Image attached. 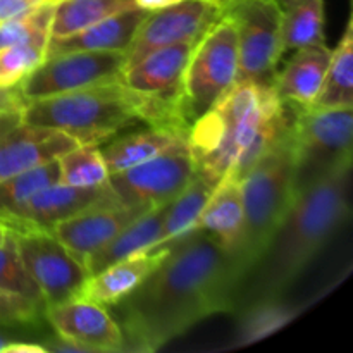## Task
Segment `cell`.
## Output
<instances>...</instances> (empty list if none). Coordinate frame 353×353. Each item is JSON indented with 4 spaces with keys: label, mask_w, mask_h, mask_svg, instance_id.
Masks as SVG:
<instances>
[{
    "label": "cell",
    "mask_w": 353,
    "mask_h": 353,
    "mask_svg": "<svg viewBox=\"0 0 353 353\" xmlns=\"http://www.w3.org/2000/svg\"><path fill=\"white\" fill-rule=\"evenodd\" d=\"M240 290L230 250L195 228L169 245L155 271L114 305L123 352H157L207 317L234 312Z\"/></svg>",
    "instance_id": "6da1fadb"
},
{
    "label": "cell",
    "mask_w": 353,
    "mask_h": 353,
    "mask_svg": "<svg viewBox=\"0 0 353 353\" xmlns=\"http://www.w3.org/2000/svg\"><path fill=\"white\" fill-rule=\"evenodd\" d=\"M352 164H345L299 192L241 285L236 310L254 300L283 296L348 219ZM234 310V312H236Z\"/></svg>",
    "instance_id": "7a4b0ae2"
},
{
    "label": "cell",
    "mask_w": 353,
    "mask_h": 353,
    "mask_svg": "<svg viewBox=\"0 0 353 353\" xmlns=\"http://www.w3.org/2000/svg\"><path fill=\"white\" fill-rule=\"evenodd\" d=\"M288 107L272 83L240 79L212 107L217 124V147L195 164V172L219 185L231 172L238 179L288 130Z\"/></svg>",
    "instance_id": "3957f363"
},
{
    "label": "cell",
    "mask_w": 353,
    "mask_h": 353,
    "mask_svg": "<svg viewBox=\"0 0 353 353\" xmlns=\"http://www.w3.org/2000/svg\"><path fill=\"white\" fill-rule=\"evenodd\" d=\"M241 195L243 226L230 254L243 285L295 199L290 126L241 178Z\"/></svg>",
    "instance_id": "277c9868"
},
{
    "label": "cell",
    "mask_w": 353,
    "mask_h": 353,
    "mask_svg": "<svg viewBox=\"0 0 353 353\" xmlns=\"http://www.w3.org/2000/svg\"><path fill=\"white\" fill-rule=\"evenodd\" d=\"M21 114L30 124L54 128L79 145H102L138 123L119 79L31 100L21 105Z\"/></svg>",
    "instance_id": "5b68a950"
},
{
    "label": "cell",
    "mask_w": 353,
    "mask_h": 353,
    "mask_svg": "<svg viewBox=\"0 0 353 353\" xmlns=\"http://www.w3.org/2000/svg\"><path fill=\"white\" fill-rule=\"evenodd\" d=\"M196 41L168 45L123 69L119 81L130 95L138 121L154 130L186 138L190 130L183 112V79Z\"/></svg>",
    "instance_id": "8992f818"
},
{
    "label": "cell",
    "mask_w": 353,
    "mask_h": 353,
    "mask_svg": "<svg viewBox=\"0 0 353 353\" xmlns=\"http://www.w3.org/2000/svg\"><path fill=\"white\" fill-rule=\"evenodd\" d=\"M290 137L295 162V195L330 174L352 164V109L293 107Z\"/></svg>",
    "instance_id": "52a82bcc"
},
{
    "label": "cell",
    "mask_w": 353,
    "mask_h": 353,
    "mask_svg": "<svg viewBox=\"0 0 353 353\" xmlns=\"http://www.w3.org/2000/svg\"><path fill=\"white\" fill-rule=\"evenodd\" d=\"M238 78V38L234 23L221 12L219 19L200 37L188 59L183 79V112L192 126Z\"/></svg>",
    "instance_id": "ba28073f"
},
{
    "label": "cell",
    "mask_w": 353,
    "mask_h": 353,
    "mask_svg": "<svg viewBox=\"0 0 353 353\" xmlns=\"http://www.w3.org/2000/svg\"><path fill=\"white\" fill-rule=\"evenodd\" d=\"M236 28L238 78L272 83L285 54L278 0H219Z\"/></svg>",
    "instance_id": "9c48e42d"
},
{
    "label": "cell",
    "mask_w": 353,
    "mask_h": 353,
    "mask_svg": "<svg viewBox=\"0 0 353 353\" xmlns=\"http://www.w3.org/2000/svg\"><path fill=\"white\" fill-rule=\"evenodd\" d=\"M10 231L21 264L40 290L45 309L79 295L88 272L52 231L38 228Z\"/></svg>",
    "instance_id": "30bf717a"
},
{
    "label": "cell",
    "mask_w": 353,
    "mask_h": 353,
    "mask_svg": "<svg viewBox=\"0 0 353 353\" xmlns=\"http://www.w3.org/2000/svg\"><path fill=\"white\" fill-rule=\"evenodd\" d=\"M126 65V52L76 50L47 57L16 86L21 105L31 100L116 81Z\"/></svg>",
    "instance_id": "8fae6325"
},
{
    "label": "cell",
    "mask_w": 353,
    "mask_h": 353,
    "mask_svg": "<svg viewBox=\"0 0 353 353\" xmlns=\"http://www.w3.org/2000/svg\"><path fill=\"white\" fill-rule=\"evenodd\" d=\"M195 176L186 141L147 162L110 174L105 185L124 207H154L172 202Z\"/></svg>",
    "instance_id": "7c38bea8"
},
{
    "label": "cell",
    "mask_w": 353,
    "mask_h": 353,
    "mask_svg": "<svg viewBox=\"0 0 353 353\" xmlns=\"http://www.w3.org/2000/svg\"><path fill=\"white\" fill-rule=\"evenodd\" d=\"M219 16L221 3L214 0H181L174 6L152 10L141 21L128 47L124 68L157 48L183 41H199Z\"/></svg>",
    "instance_id": "4fadbf2b"
},
{
    "label": "cell",
    "mask_w": 353,
    "mask_h": 353,
    "mask_svg": "<svg viewBox=\"0 0 353 353\" xmlns=\"http://www.w3.org/2000/svg\"><path fill=\"white\" fill-rule=\"evenodd\" d=\"M78 145L62 131L24 121L21 107L0 109V181L55 161Z\"/></svg>",
    "instance_id": "5bb4252c"
},
{
    "label": "cell",
    "mask_w": 353,
    "mask_h": 353,
    "mask_svg": "<svg viewBox=\"0 0 353 353\" xmlns=\"http://www.w3.org/2000/svg\"><path fill=\"white\" fill-rule=\"evenodd\" d=\"M107 203L121 205L107 185L97 188H74L62 183H54L38 190L23 205L0 221H3L9 230L38 228L50 231L61 221L69 219L90 207Z\"/></svg>",
    "instance_id": "9a60e30c"
},
{
    "label": "cell",
    "mask_w": 353,
    "mask_h": 353,
    "mask_svg": "<svg viewBox=\"0 0 353 353\" xmlns=\"http://www.w3.org/2000/svg\"><path fill=\"white\" fill-rule=\"evenodd\" d=\"M45 321L57 336L90 352H123L124 336L117 321L100 303L83 296L45 309Z\"/></svg>",
    "instance_id": "2e32d148"
},
{
    "label": "cell",
    "mask_w": 353,
    "mask_h": 353,
    "mask_svg": "<svg viewBox=\"0 0 353 353\" xmlns=\"http://www.w3.org/2000/svg\"><path fill=\"white\" fill-rule=\"evenodd\" d=\"M148 207H124L116 203L95 205L52 228V234L85 265L88 257L105 247Z\"/></svg>",
    "instance_id": "e0dca14e"
},
{
    "label": "cell",
    "mask_w": 353,
    "mask_h": 353,
    "mask_svg": "<svg viewBox=\"0 0 353 353\" xmlns=\"http://www.w3.org/2000/svg\"><path fill=\"white\" fill-rule=\"evenodd\" d=\"M169 252V245L141 250L107 265L97 274L88 276L78 296L103 307H114L134 292L155 271Z\"/></svg>",
    "instance_id": "ac0fdd59"
},
{
    "label": "cell",
    "mask_w": 353,
    "mask_h": 353,
    "mask_svg": "<svg viewBox=\"0 0 353 353\" xmlns=\"http://www.w3.org/2000/svg\"><path fill=\"white\" fill-rule=\"evenodd\" d=\"M331 50L326 43L296 48L281 72H276L272 85L281 100L293 107H310L316 102L330 64Z\"/></svg>",
    "instance_id": "d6986e66"
},
{
    "label": "cell",
    "mask_w": 353,
    "mask_h": 353,
    "mask_svg": "<svg viewBox=\"0 0 353 353\" xmlns=\"http://www.w3.org/2000/svg\"><path fill=\"white\" fill-rule=\"evenodd\" d=\"M147 10L133 9L112 14L85 30L64 38L48 40L47 57L76 50L93 52H126L137 33L138 26L147 16ZM45 57V59H47Z\"/></svg>",
    "instance_id": "ffe728a7"
},
{
    "label": "cell",
    "mask_w": 353,
    "mask_h": 353,
    "mask_svg": "<svg viewBox=\"0 0 353 353\" xmlns=\"http://www.w3.org/2000/svg\"><path fill=\"white\" fill-rule=\"evenodd\" d=\"M243 226V195L241 179L228 172L203 207L196 228L205 231L226 250L236 245Z\"/></svg>",
    "instance_id": "44dd1931"
},
{
    "label": "cell",
    "mask_w": 353,
    "mask_h": 353,
    "mask_svg": "<svg viewBox=\"0 0 353 353\" xmlns=\"http://www.w3.org/2000/svg\"><path fill=\"white\" fill-rule=\"evenodd\" d=\"M169 203L154 207V209L141 214L133 223L128 224L117 236H114L105 247H102L92 257H88V261L85 262V269L88 276L97 274L102 269H105L107 265L114 264L121 259H126L141 250H152V248L157 247Z\"/></svg>",
    "instance_id": "7402d4cb"
},
{
    "label": "cell",
    "mask_w": 353,
    "mask_h": 353,
    "mask_svg": "<svg viewBox=\"0 0 353 353\" xmlns=\"http://www.w3.org/2000/svg\"><path fill=\"white\" fill-rule=\"evenodd\" d=\"M181 141H186V138L169 133V131L150 128V130L140 131V133L114 137V140L100 150H102L103 161H105L110 176L126 171V169L141 164V162L150 161V159L171 150Z\"/></svg>",
    "instance_id": "603a6c76"
},
{
    "label": "cell",
    "mask_w": 353,
    "mask_h": 353,
    "mask_svg": "<svg viewBox=\"0 0 353 353\" xmlns=\"http://www.w3.org/2000/svg\"><path fill=\"white\" fill-rule=\"evenodd\" d=\"M314 109H352L353 107V24L348 19L343 38L331 52L330 64Z\"/></svg>",
    "instance_id": "cb8c5ba5"
},
{
    "label": "cell",
    "mask_w": 353,
    "mask_h": 353,
    "mask_svg": "<svg viewBox=\"0 0 353 353\" xmlns=\"http://www.w3.org/2000/svg\"><path fill=\"white\" fill-rule=\"evenodd\" d=\"M214 190H216V186L212 183H209L205 178L195 172L186 188L169 203L161 238H159L155 248L174 243L185 234L192 233L196 228L200 214L209 202Z\"/></svg>",
    "instance_id": "d4e9b609"
},
{
    "label": "cell",
    "mask_w": 353,
    "mask_h": 353,
    "mask_svg": "<svg viewBox=\"0 0 353 353\" xmlns=\"http://www.w3.org/2000/svg\"><path fill=\"white\" fill-rule=\"evenodd\" d=\"M286 50L324 41V0H278Z\"/></svg>",
    "instance_id": "484cf974"
},
{
    "label": "cell",
    "mask_w": 353,
    "mask_h": 353,
    "mask_svg": "<svg viewBox=\"0 0 353 353\" xmlns=\"http://www.w3.org/2000/svg\"><path fill=\"white\" fill-rule=\"evenodd\" d=\"M134 0H57L50 23V38L74 34L112 14L133 9Z\"/></svg>",
    "instance_id": "4316f807"
},
{
    "label": "cell",
    "mask_w": 353,
    "mask_h": 353,
    "mask_svg": "<svg viewBox=\"0 0 353 353\" xmlns=\"http://www.w3.org/2000/svg\"><path fill=\"white\" fill-rule=\"evenodd\" d=\"M236 314L240 319L236 330V345L241 347L281 330L299 314V310L285 303L281 296H272V299H261L245 303L236 310Z\"/></svg>",
    "instance_id": "83f0119b"
},
{
    "label": "cell",
    "mask_w": 353,
    "mask_h": 353,
    "mask_svg": "<svg viewBox=\"0 0 353 353\" xmlns=\"http://www.w3.org/2000/svg\"><path fill=\"white\" fill-rule=\"evenodd\" d=\"M59 183L74 188H97L105 185L109 169L99 145H78L57 159Z\"/></svg>",
    "instance_id": "f1b7e54d"
},
{
    "label": "cell",
    "mask_w": 353,
    "mask_h": 353,
    "mask_svg": "<svg viewBox=\"0 0 353 353\" xmlns=\"http://www.w3.org/2000/svg\"><path fill=\"white\" fill-rule=\"evenodd\" d=\"M50 33H38L21 43L0 48V90H12L47 57Z\"/></svg>",
    "instance_id": "f546056e"
},
{
    "label": "cell",
    "mask_w": 353,
    "mask_h": 353,
    "mask_svg": "<svg viewBox=\"0 0 353 353\" xmlns=\"http://www.w3.org/2000/svg\"><path fill=\"white\" fill-rule=\"evenodd\" d=\"M59 183V164L55 161L19 172L0 181V219L23 205L33 193L48 185Z\"/></svg>",
    "instance_id": "4dcf8cb0"
},
{
    "label": "cell",
    "mask_w": 353,
    "mask_h": 353,
    "mask_svg": "<svg viewBox=\"0 0 353 353\" xmlns=\"http://www.w3.org/2000/svg\"><path fill=\"white\" fill-rule=\"evenodd\" d=\"M0 290L45 305L40 290L31 281V278L21 264L10 230L3 243L0 245Z\"/></svg>",
    "instance_id": "1f68e13d"
},
{
    "label": "cell",
    "mask_w": 353,
    "mask_h": 353,
    "mask_svg": "<svg viewBox=\"0 0 353 353\" xmlns=\"http://www.w3.org/2000/svg\"><path fill=\"white\" fill-rule=\"evenodd\" d=\"M55 2L43 3L0 24V48L21 43L38 33H50Z\"/></svg>",
    "instance_id": "d6a6232c"
},
{
    "label": "cell",
    "mask_w": 353,
    "mask_h": 353,
    "mask_svg": "<svg viewBox=\"0 0 353 353\" xmlns=\"http://www.w3.org/2000/svg\"><path fill=\"white\" fill-rule=\"evenodd\" d=\"M45 319V305L0 290V326L34 327Z\"/></svg>",
    "instance_id": "836d02e7"
},
{
    "label": "cell",
    "mask_w": 353,
    "mask_h": 353,
    "mask_svg": "<svg viewBox=\"0 0 353 353\" xmlns=\"http://www.w3.org/2000/svg\"><path fill=\"white\" fill-rule=\"evenodd\" d=\"M48 2H57V0H0V24Z\"/></svg>",
    "instance_id": "e575fe53"
},
{
    "label": "cell",
    "mask_w": 353,
    "mask_h": 353,
    "mask_svg": "<svg viewBox=\"0 0 353 353\" xmlns=\"http://www.w3.org/2000/svg\"><path fill=\"white\" fill-rule=\"evenodd\" d=\"M0 353H47L45 347L41 343H34V341H10L9 345L3 347V350Z\"/></svg>",
    "instance_id": "d590c367"
},
{
    "label": "cell",
    "mask_w": 353,
    "mask_h": 353,
    "mask_svg": "<svg viewBox=\"0 0 353 353\" xmlns=\"http://www.w3.org/2000/svg\"><path fill=\"white\" fill-rule=\"evenodd\" d=\"M181 2V0H134V7L141 10H147V12H152V10L164 9V7L174 6V3Z\"/></svg>",
    "instance_id": "8d00e7d4"
},
{
    "label": "cell",
    "mask_w": 353,
    "mask_h": 353,
    "mask_svg": "<svg viewBox=\"0 0 353 353\" xmlns=\"http://www.w3.org/2000/svg\"><path fill=\"white\" fill-rule=\"evenodd\" d=\"M7 107H21V102L14 88L0 90V109H7Z\"/></svg>",
    "instance_id": "74e56055"
},
{
    "label": "cell",
    "mask_w": 353,
    "mask_h": 353,
    "mask_svg": "<svg viewBox=\"0 0 353 353\" xmlns=\"http://www.w3.org/2000/svg\"><path fill=\"white\" fill-rule=\"evenodd\" d=\"M10 330H14V327L0 326V352H2L3 347H6V345H9L10 341L21 340V338L17 336L16 333H12V331H10Z\"/></svg>",
    "instance_id": "f35d334b"
},
{
    "label": "cell",
    "mask_w": 353,
    "mask_h": 353,
    "mask_svg": "<svg viewBox=\"0 0 353 353\" xmlns=\"http://www.w3.org/2000/svg\"><path fill=\"white\" fill-rule=\"evenodd\" d=\"M7 234H9V228L6 226V223H3V221H0V245L3 243V240L7 238Z\"/></svg>",
    "instance_id": "ab89813d"
},
{
    "label": "cell",
    "mask_w": 353,
    "mask_h": 353,
    "mask_svg": "<svg viewBox=\"0 0 353 353\" xmlns=\"http://www.w3.org/2000/svg\"><path fill=\"white\" fill-rule=\"evenodd\" d=\"M214 2H217V3H219V0H214Z\"/></svg>",
    "instance_id": "60d3db41"
}]
</instances>
